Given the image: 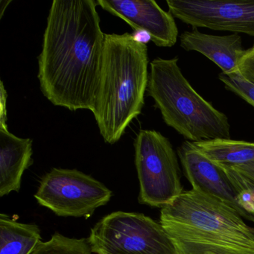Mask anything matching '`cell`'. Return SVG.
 Segmentation results:
<instances>
[{
  "mask_svg": "<svg viewBox=\"0 0 254 254\" xmlns=\"http://www.w3.org/2000/svg\"><path fill=\"white\" fill-rule=\"evenodd\" d=\"M94 0H54L38 57L40 87L55 106L93 111L105 34Z\"/></svg>",
  "mask_w": 254,
  "mask_h": 254,
  "instance_id": "6da1fadb",
  "label": "cell"
},
{
  "mask_svg": "<svg viewBox=\"0 0 254 254\" xmlns=\"http://www.w3.org/2000/svg\"><path fill=\"white\" fill-rule=\"evenodd\" d=\"M160 223L177 254H254V227L203 191H184L161 208Z\"/></svg>",
  "mask_w": 254,
  "mask_h": 254,
  "instance_id": "7a4b0ae2",
  "label": "cell"
},
{
  "mask_svg": "<svg viewBox=\"0 0 254 254\" xmlns=\"http://www.w3.org/2000/svg\"><path fill=\"white\" fill-rule=\"evenodd\" d=\"M148 49L131 34H105L103 59L92 111L106 143H117L142 112L148 87Z\"/></svg>",
  "mask_w": 254,
  "mask_h": 254,
  "instance_id": "3957f363",
  "label": "cell"
},
{
  "mask_svg": "<svg viewBox=\"0 0 254 254\" xmlns=\"http://www.w3.org/2000/svg\"><path fill=\"white\" fill-rule=\"evenodd\" d=\"M147 94L165 123L190 142L230 139L227 116L191 87L178 66V57L157 58L151 62Z\"/></svg>",
  "mask_w": 254,
  "mask_h": 254,
  "instance_id": "277c9868",
  "label": "cell"
},
{
  "mask_svg": "<svg viewBox=\"0 0 254 254\" xmlns=\"http://www.w3.org/2000/svg\"><path fill=\"white\" fill-rule=\"evenodd\" d=\"M88 242L96 254H177L161 224L137 212L106 215L92 228Z\"/></svg>",
  "mask_w": 254,
  "mask_h": 254,
  "instance_id": "5b68a950",
  "label": "cell"
},
{
  "mask_svg": "<svg viewBox=\"0 0 254 254\" xmlns=\"http://www.w3.org/2000/svg\"><path fill=\"white\" fill-rule=\"evenodd\" d=\"M142 204L162 208L184 192L178 154L160 132L141 130L134 141Z\"/></svg>",
  "mask_w": 254,
  "mask_h": 254,
  "instance_id": "8992f818",
  "label": "cell"
},
{
  "mask_svg": "<svg viewBox=\"0 0 254 254\" xmlns=\"http://www.w3.org/2000/svg\"><path fill=\"white\" fill-rule=\"evenodd\" d=\"M112 191L76 169L54 168L44 175L35 194L37 201L59 216L88 218L108 203Z\"/></svg>",
  "mask_w": 254,
  "mask_h": 254,
  "instance_id": "52a82bcc",
  "label": "cell"
},
{
  "mask_svg": "<svg viewBox=\"0 0 254 254\" xmlns=\"http://www.w3.org/2000/svg\"><path fill=\"white\" fill-rule=\"evenodd\" d=\"M169 11L186 24L254 37V0H167Z\"/></svg>",
  "mask_w": 254,
  "mask_h": 254,
  "instance_id": "ba28073f",
  "label": "cell"
},
{
  "mask_svg": "<svg viewBox=\"0 0 254 254\" xmlns=\"http://www.w3.org/2000/svg\"><path fill=\"white\" fill-rule=\"evenodd\" d=\"M178 156L193 190L222 200L234 208L244 219L254 224V217L242 206L239 192L221 166L200 154L188 140L178 148Z\"/></svg>",
  "mask_w": 254,
  "mask_h": 254,
  "instance_id": "9c48e42d",
  "label": "cell"
},
{
  "mask_svg": "<svg viewBox=\"0 0 254 254\" xmlns=\"http://www.w3.org/2000/svg\"><path fill=\"white\" fill-rule=\"evenodd\" d=\"M105 11L127 23L133 31L143 30L159 47H172L178 41V29L170 12L153 0H97Z\"/></svg>",
  "mask_w": 254,
  "mask_h": 254,
  "instance_id": "30bf717a",
  "label": "cell"
},
{
  "mask_svg": "<svg viewBox=\"0 0 254 254\" xmlns=\"http://www.w3.org/2000/svg\"><path fill=\"white\" fill-rule=\"evenodd\" d=\"M6 90H1L0 196L20 191L25 171L32 164V140L11 133L7 126Z\"/></svg>",
  "mask_w": 254,
  "mask_h": 254,
  "instance_id": "8fae6325",
  "label": "cell"
},
{
  "mask_svg": "<svg viewBox=\"0 0 254 254\" xmlns=\"http://www.w3.org/2000/svg\"><path fill=\"white\" fill-rule=\"evenodd\" d=\"M181 46L186 51H195L215 63L224 73L239 69L248 50H244L239 34L218 36L202 33L196 29L180 37Z\"/></svg>",
  "mask_w": 254,
  "mask_h": 254,
  "instance_id": "7c38bea8",
  "label": "cell"
},
{
  "mask_svg": "<svg viewBox=\"0 0 254 254\" xmlns=\"http://www.w3.org/2000/svg\"><path fill=\"white\" fill-rule=\"evenodd\" d=\"M41 239L36 224H23L6 214L0 215V254H31Z\"/></svg>",
  "mask_w": 254,
  "mask_h": 254,
  "instance_id": "4fadbf2b",
  "label": "cell"
},
{
  "mask_svg": "<svg viewBox=\"0 0 254 254\" xmlns=\"http://www.w3.org/2000/svg\"><path fill=\"white\" fill-rule=\"evenodd\" d=\"M191 143L215 164L236 166L254 161V142L218 139Z\"/></svg>",
  "mask_w": 254,
  "mask_h": 254,
  "instance_id": "5bb4252c",
  "label": "cell"
},
{
  "mask_svg": "<svg viewBox=\"0 0 254 254\" xmlns=\"http://www.w3.org/2000/svg\"><path fill=\"white\" fill-rule=\"evenodd\" d=\"M31 254H92L88 239H73L55 233L47 242H40Z\"/></svg>",
  "mask_w": 254,
  "mask_h": 254,
  "instance_id": "9a60e30c",
  "label": "cell"
},
{
  "mask_svg": "<svg viewBox=\"0 0 254 254\" xmlns=\"http://www.w3.org/2000/svg\"><path fill=\"white\" fill-rule=\"evenodd\" d=\"M228 176L239 194L242 206L254 217V184L230 166L219 165Z\"/></svg>",
  "mask_w": 254,
  "mask_h": 254,
  "instance_id": "2e32d148",
  "label": "cell"
},
{
  "mask_svg": "<svg viewBox=\"0 0 254 254\" xmlns=\"http://www.w3.org/2000/svg\"><path fill=\"white\" fill-rule=\"evenodd\" d=\"M218 78L227 90L233 92L254 108V83L246 79L239 69L230 73L221 72Z\"/></svg>",
  "mask_w": 254,
  "mask_h": 254,
  "instance_id": "e0dca14e",
  "label": "cell"
},
{
  "mask_svg": "<svg viewBox=\"0 0 254 254\" xmlns=\"http://www.w3.org/2000/svg\"><path fill=\"white\" fill-rule=\"evenodd\" d=\"M230 167L233 168L244 178L249 180L254 184V161L250 162V163L243 165H239V166H230Z\"/></svg>",
  "mask_w": 254,
  "mask_h": 254,
  "instance_id": "ac0fdd59",
  "label": "cell"
},
{
  "mask_svg": "<svg viewBox=\"0 0 254 254\" xmlns=\"http://www.w3.org/2000/svg\"><path fill=\"white\" fill-rule=\"evenodd\" d=\"M132 38L136 42L139 44H148L150 41H151V36L148 32L143 30L133 31L131 34Z\"/></svg>",
  "mask_w": 254,
  "mask_h": 254,
  "instance_id": "d6986e66",
  "label": "cell"
}]
</instances>
